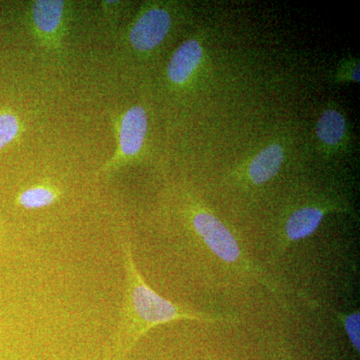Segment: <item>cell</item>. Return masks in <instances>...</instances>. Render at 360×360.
<instances>
[{"label":"cell","instance_id":"1","mask_svg":"<svg viewBox=\"0 0 360 360\" xmlns=\"http://www.w3.org/2000/svg\"><path fill=\"white\" fill-rule=\"evenodd\" d=\"M125 290L115 335L105 352V360H122L150 329L177 321L215 323L231 319L180 307L158 295L144 281L135 264L131 245H122Z\"/></svg>","mask_w":360,"mask_h":360},{"label":"cell","instance_id":"2","mask_svg":"<svg viewBox=\"0 0 360 360\" xmlns=\"http://www.w3.org/2000/svg\"><path fill=\"white\" fill-rule=\"evenodd\" d=\"M191 231L201 248L229 269L252 277L274 293L278 285L269 274L251 260L231 229L210 210L194 207L191 215Z\"/></svg>","mask_w":360,"mask_h":360},{"label":"cell","instance_id":"3","mask_svg":"<svg viewBox=\"0 0 360 360\" xmlns=\"http://www.w3.org/2000/svg\"><path fill=\"white\" fill-rule=\"evenodd\" d=\"M331 210L329 205H305L291 212L277 236L276 253L283 255L295 243L311 236Z\"/></svg>","mask_w":360,"mask_h":360},{"label":"cell","instance_id":"4","mask_svg":"<svg viewBox=\"0 0 360 360\" xmlns=\"http://www.w3.org/2000/svg\"><path fill=\"white\" fill-rule=\"evenodd\" d=\"M148 131V115L141 106H134L123 115L120 127V142L115 158L108 163L105 172L139 155Z\"/></svg>","mask_w":360,"mask_h":360},{"label":"cell","instance_id":"5","mask_svg":"<svg viewBox=\"0 0 360 360\" xmlns=\"http://www.w3.org/2000/svg\"><path fill=\"white\" fill-rule=\"evenodd\" d=\"M172 26L165 9L151 7L139 16L129 32L130 44L136 51H150L163 41Z\"/></svg>","mask_w":360,"mask_h":360},{"label":"cell","instance_id":"6","mask_svg":"<svg viewBox=\"0 0 360 360\" xmlns=\"http://www.w3.org/2000/svg\"><path fill=\"white\" fill-rule=\"evenodd\" d=\"M203 51L200 42L189 39L180 45L174 52L167 68L170 82L184 84L200 65Z\"/></svg>","mask_w":360,"mask_h":360},{"label":"cell","instance_id":"7","mask_svg":"<svg viewBox=\"0 0 360 360\" xmlns=\"http://www.w3.org/2000/svg\"><path fill=\"white\" fill-rule=\"evenodd\" d=\"M283 160V146L276 143L270 144L251 161L248 172V179L255 186L266 184L278 174Z\"/></svg>","mask_w":360,"mask_h":360},{"label":"cell","instance_id":"8","mask_svg":"<svg viewBox=\"0 0 360 360\" xmlns=\"http://www.w3.org/2000/svg\"><path fill=\"white\" fill-rule=\"evenodd\" d=\"M65 11V2L58 0H39L32 6V20L42 34L52 35L58 32Z\"/></svg>","mask_w":360,"mask_h":360},{"label":"cell","instance_id":"9","mask_svg":"<svg viewBox=\"0 0 360 360\" xmlns=\"http://www.w3.org/2000/svg\"><path fill=\"white\" fill-rule=\"evenodd\" d=\"M347 129L345 117L338 110L324 111L316 124V134L322 142L336 146L342 141Z\"/></svg>","mask_w":360,"mask_h":360},{"label":"cell","instance_id":"10","mask_svg":"<svg viewBox=\"0 0 360 360\" xmlns=\"http://www.w3.org/2000/svg\"><path fill=\"white\" fill-rule=\"evenodd\" d=\"M59 191L56 187L35 186L21 191L16 198V205L25 210H40L54 205L58 200Z\"/></svg>","mask_w":360,"mask_h":360},{"label":"cell","instance_id":"11","mask_svg":"<svg viewBox=\"0 0 360 360\" xmlns=\"http://www.w3.org/2000/svg\"><path fill=\"white\" fill-rule=\"evenodd\" d=\"M20 129L18 116L9 110L0 111V150L18 139Z\"/></svg>","mask_w":360,"mask_h":360},{"label":"cell","instance_id":"12","mask_svg":"<svg viewBox=\"0 0 360 360\" xmlns=\"http://www.w3.org/2000/svg\"><path fill=\"white\" fill-rule=\"evenodd\" d=\"M338 319L341 322L347 338L357 352L360 350V314L359 310L349 314H338Z\"/></svg>","mask_w":360,"mask_h":360},{"label":"cell","instance_id":"13","mask_svg":"<svg viewBox=\"0 0 360 360\" xmlns=\"http://www.w3.org/2000/svg\"><path fill=\"white\" fill-rule=\"evenodd\" d=\"M352 80H354V82H359V66H357L356 68H354V71H352Z\"/></svg>","mask_w":360,"mask_h":360}]
</instances>
